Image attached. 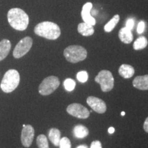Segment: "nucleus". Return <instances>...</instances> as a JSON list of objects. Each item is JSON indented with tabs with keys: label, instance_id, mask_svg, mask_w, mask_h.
Here are the masks:
<instances>
[{
	"label": "nucleus",
	"instance_id": "obj_1",
	"mask_svg": "<svg viewBox=\"0 0 148 148\" xmlns=\"http://www.w3.org/2000/svg\"><path fill=\"white\" fill-rule=\"evenodd\" d=\"M7 18L10 26L16 30H25L29 25V16L21 8H13L9 10Z\"/></svg>",
	"mask_w": 148,
	"mask_h": 148
},
{
	"label": "nucleus",
	"instance_id": "obj_2",
	"mask_svg": "<svg viewBox=\"0 0 148 148\" xmlns=\"http://www.w3.org/2000/svg\"><path fill=\"white\" fill-rule=\"evenodd\" d=\"M34 31L38 36L49 40H56L61 34L60 27L51 21H42L38 23L35 26Z\"/></svg>",
	"mask_w": 148,
	"mask_h": 148
},
{
	"label": "nucleus",
	"instance_id": "obj_3",
	"mask_svg": "<svg viewBox=\"0 0 148 148\" xmlns=\"http://www.w3.org/2000/svg\"><path fill=\"white\" fill-rule=\"evenodd\" d=\"M20 82L19 73L15 69H10L5 72L1 80L0 87L4 92L9 93L17 88Z\"/></svg>",
	"mask_w": 148,
	"mask_h": 148
},
{
	"label": "nucleus",
	"instance_id": "obj_4",
	"mask_svg": "<svg viewBox=\"0 0 148 148\" xmlns=\"http://www.w3.org/2000/svg\"><path fill=\"white\" fill-rule=\"evenodd\" d=\"M63 54L68 62L77 63L86 58L87 51L82 46L70 45L64 49Z\"/></svg>",
	"mask_w": 148,
	"mask_h": 148
},
{
	"label": "nucleus",
	"instance_id": "obj_5",
	"mask_svg": "<svg viewBox=\"0 0 148 148\" xmlns=\"http://www.w3.org/2000/svg\"><path fill=\"white\" fill-rule=\"evenodd\" d=\"M95 81L99 83L103 92L110 91L114 87V77L112 74L108 70H102L99 71L95 77Z\"/></svg>",
	"mask_w": 148,
	"mask_h": 148
},
{
	"label": "nucleus",
	"instance_id": "obj_6",
	"mask_svg": "<svg viewBox=\"0 0 148 148\" xmlns=\"http://www.w3.org/2000/svg\"><path fill=\"white\" fill-rule=\"evenodd\" d=\"M60 86V80L56 76H49L40 83L38 92L42 95H49L55 91Z\"/></svg>",
	"mask_w": 148,
	"mask_h": 148
},
{
	"label": "nucleus",
	"instance_id": "obj_7",
	"mask_svg": "<svg viewBox=\"0 0 148 148\" xmlns=\"http://www.w3.org/2000/svg\"><path fill=\"white\" fill-rule=\"evenodd\" d=\"M32 44L33 40L29 36H25L20 40L13 50L14 58H20L25 56L30 50Z\"/></svg>",
	"mask_w": 148,
	"mask_h": 148
},
{
	"label": "nucleus",
	"instance_id": "obj_8",
	"mask_svg": "<svg viewBox=\"0 0 148 148\" xmlns=\"http://www.w3.org/2000/svg\"><path fill=\"white\" fill-rule=\"evenodd\" d=\"M66 111L71 116L79 119H86L90 114L89 110L86 107L77 103H73L69 105L66 108Z\"/></svg>",
	"mask_w": 148,
	"mask_h": 148
},
{
	"label": "nucleus",
	"instance_id": "obj_9",
	"mask_svg": "<svg viewBox=\"0 0 148 148\" xmlns=\"http://www.w3.org/2000/svg\"><path fill=\"white\" fill-rule=\"evenodd\" d=\"M34 137V129L31 125H26L23 127L21 131V140L23 145L25 147H30Z\"/></svg>",
	"mask_w": 148,
	"mask_h": 148
},
{
	"label": "nucleus",
	"instance_id": "obj_10",
	"mask_svg": "<svg viewBox=\"0 0 148 148\" xmlns=\"http://www.w3.org/2000/svg\"><path fill=\"white\" fill-rule=\"evenodd\" d=\"M86 102L92 108V110L97 113L103 114L106 111L107 107L106 103L99 98L94 96H90L86 99Z\"/></svg>",
	"mask_w": 148,
	"mask_h": 148
},
{
	"label": "nucleus",
	"instance_id": "obj_11",
	"mask_svg": "<svg viewBox=\"0 0 148 148\" xmlns=\"http://www.w3.org/2000/svg\"><path fill=\"white\" fill-rule=\"evenodd\" d=\"M92 8V3L90 2H87L83 5L82 12H81V16L83 21L85 23H87L90 25H95L96 24V21L95 18H93L90 14V10Z\"/></svg>",
	"mask_w": 148,
	"mask_h": 148
},
{
	"label": "nucleus",
	"instance_id": "obj_12",
	"mask_svg": "<svg viewBox=\"0 0 148 148\" xmlns=\"http://www.w3.org/2000/svg\"><path fill=\"white\" fill-rule=\"evenodd\" d=\"M133 86L137 89L148 90V75L136 76L132 82Z\"/></svg>",
	"mask_w": 148,
	"mask_h": 148
},
{
	"label": "nucleus",
	"instance_id": "obj_13",
	"mask_svg": "<svg viewBox=\"0 0 148 148\" xmlns=\"http://www.w3.org/2000/svg\"><path fill=\"white\" fill-rule=\"evenodd\" d=\"M119 38L121 42H123L125 44H129L132 42L133 34L132 33V30L126 27H122L119 32Z\"/></svg>",
	"mask_w": 148,
	"mask_h": 148
},
{
	"label": "nucleus",
	"instance_id": "obj_14",
	"mask_svg": "<svg viewBox=\"0 0 148 148\" xmlns=\"http://www.w3.org/2000/svg\"><path fill=\"white\" fill-rule=\"evenodd\" d=\"M77 32L84 36H89L94 34L93 25H90L87 23H80L77 25Z\"/></svg>",
	"mask_w": 148,
	"mask_h": 148
},
{
	"label": "nucleus",
	"instance_id": "obj_15",
	"mask_svg": "<svg viewBox=\"0 0 148 148\" xmlns=\"http://www.w3.org/2000/svg\"><path fill=\"white\" fill-rule=\"evenodd\" d=\"M11 42L8 39H3L0 41V61L8 56L11 49Z\"/></svg>",
	"mask_w": 148,
	"mask_h": 148
},
{
	"label": "nucleus",
	"instance_id": "obj_16",
	"mask_svg": "<svg viewBox=\"0 0 148 148\" xmlns=\"http://www.w3.org/2000/svg\"><path fill=\"white\" fill-rule=\"evenodd\" d=\"M119 73L123 78L129 79L134 75V69L132 66L130 64H121L119 69Z\"/></svg>",
	"mask_w": 148,
	"mask_h": 148
},
{
	"label": "nucleus",
	"instance_id": "obj_17",
	"mask_svg": "<svg viewBox=\"0 0 148 148\" xmlns=\"http://www.w3.org/2000/svg\"><path fill=\"white\" fill-rule=\"evenodd\" d=\"M73 134L77 138H84L88 136L89 131L87 127L83 125H77L74 127Z\"/></svg>",
	"mask_w": 148,
	"mask_h": 148
},
{
	"label": "nucleus",
	"instance_id": "obj_18",
	"mask_svg": "<svg viewBox=\"0 0 148 148\" xmlns=\"http://www.w3.org/2000/svg\"><path fill=\"white\" fill-rule=\"evenodd\" d=\"M60 131L57 128H51L49 132V138L55 146H59L60 140Z\"/></svg>",
	"mask_w": 148,
	"mask_h": 148
},
{
	"label": "nucleus",
	"instance_id": "obj_19",
	"mask_svg": "<svg viewBox=\"0 0 148 148\" xmlns=\"http://www.w3.org/2000/svg\"><path fill=\"white\" fill-rule=\"evenodd\" d=\"M147 44L148 41L146 37L141 36L138 37L137 39L135 40L134 45H133V48L135 50H140V49H145L147 47Z\"/></svg>",
	"mask_w": 148,
	"mask_h": 148
},
{
	"label": "nucleus",
	"instance_id": "obj_20",
	"mask_svg": "<svg viewBox=\"0 0 148 148\" xmlns=\"http://www.w3.org/2000/svg\"><path fill=\"white\" fill-rule=\"evenodd\" d=\"M120 16L119 14H115L113 17H112L111 19L109 21L108 23H107L106 25H105L104 27V31L106 32H110L111 31L113 30V29L115 27V26L117 25L118 22L119 21Z\"/></svg>",
	"mask_w": 148,
	"mask_h": 148
},
{
	"label": "nucleus",
	"instance_id": "obj_21",
	"mask_svg": "<svg viewBox=\"0 0 148 148\" xmlns=\"http://www.w3.org/2000/svg\"><path fill=\"white\" fill-rule=\"evenodd\" d=\"M36 144L38 148H49L47 138L44 134L38 135L36 138Z\"/></svg>",
	"mask_w": 148,
	"mask_h": 148
},
{
	"label": "nucleus",
	"instance_id": "obj_22",
	"mask_svg": "<svg viewBox=\"0 0 148 148\" xmlns=\"http://www.w3.org/2000/svg\"><path fill=\"white\" fill-rule=\"evenodd\" d=\"M75 85H76V83H75V80H73L71 78H67L64 81V88L67 91L71 92L72 90H73L75 87Z\"/></svg>",
	"mask_w": 148,
	"mask_h": 148
},
{
	"label": "nucleus",
	"instance_id": "obj_23",
	"mask_svg": "<svg viewBox=\"0 0 148 148\" xmlns=\"http://www.w3.org/2000/svg\"><path fill=\"white\" fill-rule=\"evenodd\" d=\"M88 78V73L86 71H81L77 73V79L79 82L85 83Z\"/></svg>",
	"mask_w": 148,
	"mask_h": 148
},
{
	"label": "nucleus",
	"instance_id": "obj_24",
	"mask_svg": "<svg viewBox=\"0 0 148 148\" xmlns=\"http://www.w3.org/2000/svg\"><path fill=\"white\" fill-rule=\"evenodd\" d=\"M59 147L60 148H71V141L67 137H62L60 138Z\"/></svg>",
	"mask_w": 148,
	"mask_h": 148
},
{
	"label": "nucleus",
	"instance_id": "obj_25",
	"mask_svg": "<svg viewBox=\"0 0 148 148\" xmlns=\"http://www.w3.org/2000/svg\"><path fill=\"white\" fill-rule=\"evenodd\" d=\"M145 23L143 21H140L138 24L137 26V32L138 34H142L144 31H145Z\"/></svg>",
	"mask_w": 148,
	"mask_h": 148
},
{
	"label": "nucleus",
	"instance_id": "obj_26",
	"mask_svg": "<svg viewBox=\"0 0 148 148\" xmlns=\"http://www.w3.org/2000/svg\"><path fill=\"white\" fill-rule=\"evenodd\" d=\"M134 26V19L132 18H130L126 21V23H125V27L127 28H128L130 29H133V27Z\"/></svg>",
	"mask_w": 148,
	"mask_h": 148
},
{
	"label": "nucleus",
	"instance_id": "obj_27",
	"mask_svg": "<svg viewBox=\"0 0 148 148\" xmlns=\"http://www.w3.org/2000/svg\"><path fill=\"white\" fill-rule=\"evenodd\" d=\"M90 148H102L101 142L99 140H94L90 144Z\"/></svg>",
	"mask_w": 148,
	"mask_h": 148
},
{
	"label": "nucleus",
	"instance_id": "obj_28",
	"mask_svg": "<svg viewBox=\"0 0 148 148\" xmlns=\"http://www.w3.org/2000/svg\"><path fill=\"white\" fill-rule=\"evenodd\" d=\"M143 129H144V130H145L146 132L148 133V116L147 117V119H145V122H144Z\"/></svg>",
	"mask_w": 148,
	"mask_h": 148
},
{
	"label": "nucleus",
	"instance_id": "obj_29",
	"mask_svg": "<svg viewBox=\"0 0 148 148\" xmlns=\"http://www.w3.org/2000/svg\"><path fill=\"white\" fill-rule=\"evenodd\" d=\"M114 130H114V128L113 127H110L108 128V131L109 134H113V133L114 132Z\"/></svg>",
	"mask_w": 148,
	"mask_h": 148
},
{
	"label": "nucleus",
	"instance_id": "obj_30",
	"mask_svg": "<svg viewBox=\"0 0 148 148\" xmlns=\"http://www.w3.org/2000/svg\"><path fill=\"white\" fill-rule=\"evenodd\" d=\"M76 148H88L87 145H79L78 147H77Z\"/></svg>",
	"mask_w": 148,
	"mask_h": 148
},
{
	"label": "nucleus",
	"instance_id": "obj_31",
	"mask_svg": "<svg viewBox=\"0 0 148 148\" xmlns=\"http://www.w3.org/2000/svg\"><path fill=\"white\" fill-rule=\"evenodd\" d=\"M121 115H122V116H124V115H125V112H123H123H121Z\"/></svg>",
	"mask_w": 148,
	"mask_h": 148
},
{
	"label": "nucleus",
	"instance_id": "obj_32",
	"mask_svg": "<svg viewBox=\"0 0 148 148\" xmlns=\"http://www.w3.org/2000/svg\"><path fill=\"white\" fill-rule=\"evenodd\" d=\"M25 125H25V124H23V127H25Z\"/></svg>",
	"mask_w": 148,
	"mask_h": 148
}]
</instances>
